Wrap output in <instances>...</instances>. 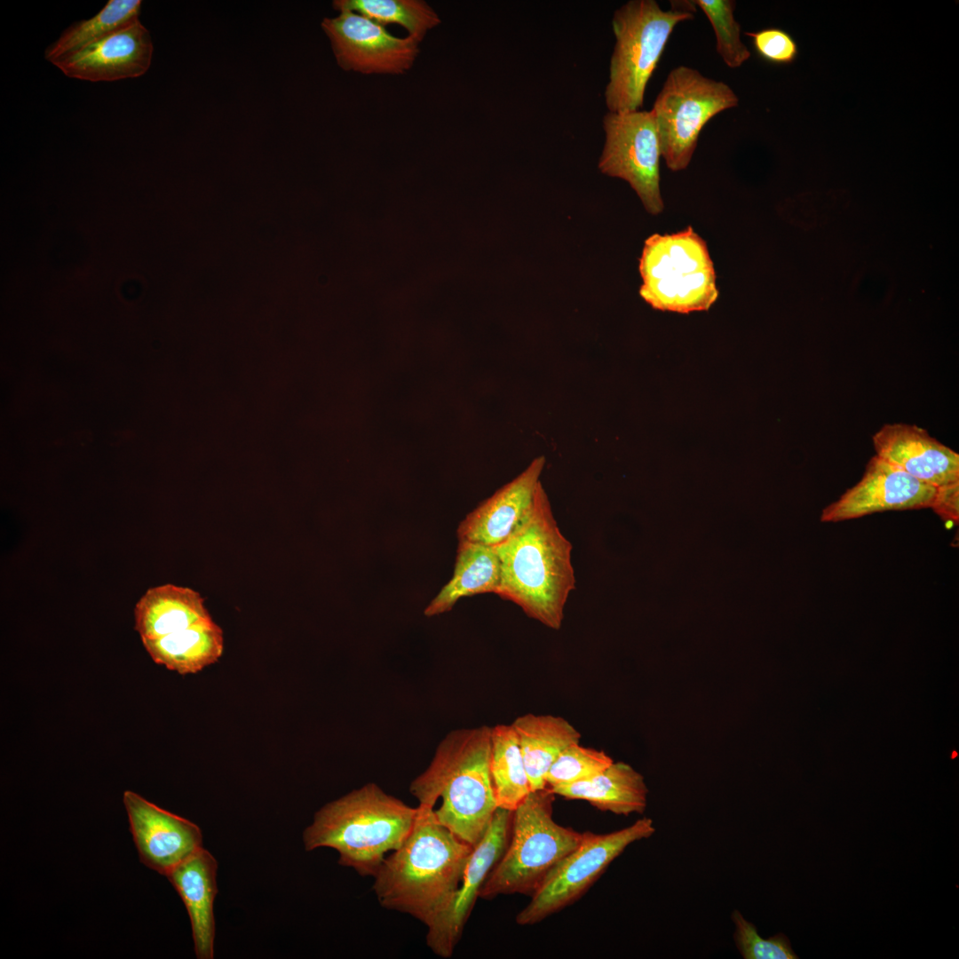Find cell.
<instances>
[{
	"mask_svg": "<svg viewBox=\"0 0 959 959\" xmlns=\"http://www.w3.org/2000/svg\"><path fill=\"white\" fill-rule=\"evenodd\" d=\"M511 819V811L496 809L484 836L473 847L457 888L426 924L427 946L437 955H453L483 884L508 844Z\"/></svg>",
	"mask_w": 959,
	"mask_h": 959,
	"instance_id": "cell-12",
	"label": "cell"
},
{
	"mask_svg": "<svg viewBox=\"0 0 959 959\" xmlns=\"http://www.w3.org/2000/svg\"><path fill=\"white\" fill-rule=\"evenodd\" d=\"M418 813L369 783L322 806L303 833L306 851L335 849L338 863L373 876L388 852L400 847Z\"/></svg>",
	"mask_w": 959,
	"mask_h": 959,
	"instance_id": "cell-4",
	"label": "cell"
},
{
	"mask_svg": "<svg viewBox=\"0 0 959 959\" xmlns=\"http://www.w3.org/2000/svg\"><path fill=\"white\" fill-rule=\"evenodd\" d=\"M549 789L554 795L584 800L601 811L618 815L642 813L647 804L648 789L644 777L623 762H613L589 779Z\"/></svg>",
	"mask_w": 959,
	"mask_h": 959,
	"instance_id": "cell-20",
	"label": "cell"
},
{
	"mask_svg": "<svg viewBox=\"0 0 959 959\" xmlns=\"http://www.w3.org/2000/svg\"><path fill=\"white\" fill-rule=\"evenodd\" d=\"M321 27L345 70L401 75L412 67L419 53L420 42L415 38L393 36L384 26L352 11L324 18Z\"/></svg>",
	"mask_w": 959,
	"mask_h": 959,
	"instance_id": "cell-11",
	"label": "cell"
},
{
	"mask_svg": "<svg viewBox=\"0 0 959 959\" xmlns=\"http://www.w3.org/2000/svg\"><path fill=\"white\" fill-rule=\"evenodd\" d=\"M337 11L348 10L361 14L384 27L398 24L408 36L421 42L426 33L440 23L439 15L421 0H337Z\"/></svg>",
	"mask_w": 959,
	"mask_h": 959,
	"instance_id": "cell-26",
	"label": "cell"
},
{
	"mask_svg": "<svg viewBox=\"0 0 959 959\" xmlns=\"http://www.w3.org/2000/svg\"><path fill=\"white\" fill-rule=\"evenodd\" d=\"M501 564L495 546L459 541L454 574L424 614L432 616L449 611L458 599L480 593L497 592Z\"/></svg>",
	"mask_w": 959,
	"mask_h": 959,
	"instance_id": "cell-23",
	"label": "cell"
},
{
	"mask_svg": "<svg viewBox=\"0 0 959 959\" xmlns=\"http://www.w3.org/2000/svg\"><path fill=\"white\" fill-rule=\"evenodd\" d=\"M490 733L486 725L450 733L410 785L419 804L432 807L440 825L473 847L498 808L490 773Z\"/></svg>",
	"mask_w": 959,
	"mask_h": 959,
	"instance_id": "cell-3",
	"label": "cell"
},
{
	"mask_svg": "<svg viewBox=\"0 0 959 959\" xmlns=\"http://www.w3.org/2000/svg\"><path fill=\"white\" fill-rule=\"evenodd\" d=\"M605 143L598 167L630 184L652 215L663 211L660 188L661 147L652 110L608 112L603 117Z\"/></svg>",
	"mask_w": 959,
	"mask_h": 959,
	"instance_id": "cell-10",
	"label": "cell"
},
{
	"mask_svg": "<svg viewBox=\"0 0 959 959\" xmlns=\"http://www.w3.org/2000/svg\"><path fill=\"white\" fill-rule=\"evenodd\" d=\"M604 751L580 745L566 748L549 768L544 781L546 788H554L589 779L613 763Z\"/></svg>",
	"mask_w": 959,
	"mask_h": 959,
	"instance_id": "cell-28",
	"label": "cell"
},
{
	"mask_svg": "<svg viewBox=\"0 0 959 959\" xmlns=\"http://www.w3.org/2000/svg\"><path fill=\"white\" fill-rule=\"evenodd\" d=\"M734 940L745 959H797L787 936L776 934L768 939L759 936L757 928L737 910L733 912Z\"/></svg>",
	"mask_w": 959,
	"mask_h": 959,
	"instance_id": "cell-29",
	"label": "cell"
},
{
	"mask_svg": "<svg viewBox=\"0 0 959 959\" xmlns=\"http://www.w3.org/2000/svg\"><path fill=\"white\" fill-rule=\"evenodd\" d=\"M501 564L496 592L543 625L559 630L575 588L571 543L559 530L546 492L539 485L529 517L495 546Z\"/></svg>",
	"mask_w": 959,
	"mask_h": 959,
	"instance_id": "cell-1",
	"label": "cell"
},
{
	"mask_svg": "<svg viewBox=\"0 0 959 959\" xmlns=\"http://www.w3.org/2000/svg\"><path fill=\"white\" fill-rule=\"evenodd\" d=\"M554 794L531 791L512 812L508 844L488 874L480 898L533 893L547 873L581 843L583 834L552 818Z\"/></svg>",
	"mask_w": 959,
	"mask_h": 959,
	"instance_id": "cell-6",
	"label": "cell"
},
{
	"mask_svg": "<svg viewBox=\"0 0 959 959\" xmlns=\"http://www.w3.org/2000/svg\"><path fill=\"white\" fill-rule=\"evenodd\" d=\"M695 6L707 16L716 35L717 52L727 67H741L751 56L741 39V26L734 18L735 1L695 0Z\"/></svg>",
	"mask_w": 959,
	"mask_h": 959,
	"instance_id": "cell-27",
	"label": "cell"
},
{
	"mask_svg": "<svg viewBox=\"0 0 959 959\" xmlns=\"http://www.w3.org/2000/svg\"><path fill=\"white\" fill-rule=\"evenodd\" d=\"M931 508L943 520L957 523L959 519V480L938 487Z\"/></svg>",
	"mask_w": 959,
	"mask_h": 959,
	"instance_id": "cell-31",
	"label": "cell"
},
{
	"mask_svg": "<svg viewBox=\"0 0 959 959\" xmlns=\"http://www.w3.org/2000/svg\"><path fill=\"white\" fill-rule=\"evenodd\" d=\"M654 832L653 820L642 818L611 833H583L580 844L547 873L516 922L534 924L574 903L627 846Z\"/></svg>",
	"mask_w": 959,
	"mask_h": 959,
	"instance_id": "cell-9",
	"label": "cell"
},
{
	"mask_svg": "<svg viewBox=\"0 0 959 959\" xmlns=\"http://www.w3.org/2000/svg\"><path fill=\"white\" fill-rule=\"evenodd\" d=\"M141 641L155 663L181 675L197 673L217 662L224 650L223 630L212 618L161 638Z\"/></svg>",
	"mask_w": 959,
	"mask_h": 959,
	"instance_id": "cell-22",
	"label": "cell"
},
{
	"mask_svg": "<svg viewBox=\"0 0 959 959\" xmlns=\"http://www.w3.org/2000/svg\"><path fill=\"white\" fill-rule=\"evenodd\" d=\"M638 270L639 295L656 310L708 311L719 295L706 242L690 226L680 232L649 236Z\"/></svg>",
	"mask_w": 959,
	"mask_h": 959,
	"instance_id": "cell-7",
	"label": "cell"
},
{
	"mask_svg": "<svg viewBox=\"0 0 959 959\" xmlns=\"http://www.w3.org/2000/svg\"><path fill=\"white\" fill-rule=\"evenodd\" d=\"M739 99L725 83L686 66L671 69L653 108L661 155L672 171L686 169L706 123L737 107Z\"/></svg>",
	"mask_w": 959,
	"mask_h": 959,
	"instance_id": "cell-8",
	"label": "cell"
},
{
	"mask_svg": "<svg viewBox=\"0 0 959 959\" xmlns=\"http://www.w3.org/2000/svg\"><path fill=\"white\" fill-rule=\"evenodd\" d=\"M662 10L654 0H630L613 15L615 44L604 97L608 112L639 110L646 85L674 28L693 19L692 1Z\"/></svg>",
	"mask_w": 959,
	"mask_h": 959,
	"instance_id": "cell-5",
	"label": "cell"
},
{
	"mask_svg": "<svg viewBox=\"0 0 959 959\" xmlns=\"http://www.w3.org/2000/svg\"><path fill=\"white\" fill-rule=\"evenodd\" d=\"M472 850L437 821L432 807L418 804L409 835L373 876L379 903L426 925L457 888Z\"/></svg>",
	"mask_w": 959,
	"mask_h": 959,
	"instance_id": "cell-2",
	"label": "cell"
},
{
	"mask_svg": "<svg viewBox=\"0 0 959 959\" xmlns=\"http://www.w3.org/2000/svg\"><path fill=\"white\" fill-rule=\"evenodd\" d=\"M153 51L150 33L138 18L54 65L71 78L113 82L144 75Z\"/></svg>",
	"mask_w": 959,
	"mask_h": 959,
	"instance_id": "cell-15",
	"label": "cell"
},
{
	"mask_svg": "<svg viewBox=\"0 0 959 959\" xmlns=\"http://www.w3.org/2000/svg\"><path fill=\"white\" fill-rule=\"evenodd\" d=\"M876 456L936 487L959 480V455L907 424H886L872 437Z\"/></svg>",
	"mask_w": 959,
	"mask_h": 959,
	"instance_id": "cell-17",
	"label": "cell"
},
{
	"mask_svg": "<svg viewBox=\"0 0 959 959\" xmlns=\"http://www.w3.org/2000/svg\"><path fill=\"white\" fill-rule=\"evenodd\" d=\"M140 0H109L93 17L68 27L45 50V59L53 65L99 42L139 17Z\"/></svg>",
	"mask_w": 959,
	"mask_h": 959,
	"instance_id": "cell-25",
	"label": "cell"
},
{
	"mask_svg": "<svg viewBox=\"0 0 959 959\" xmlns=\"http://www.w3.org/2000/svg\"><path fill=\"white\" fill-rule=\"evenodd\" d=\"M936 489L874 456L860 480L822 510L820 521L840 522L888 511L931 508Z\"/></svg>",
	"mask_w": 959,
	"mask_h": 959,
	"instance_id": "cell-13",
	"label": "cell"
},
{
	"mask_svg": "<svg viewBox=\"0 0 959 959\" xmlns=\"http://www.w3.org/2000/svg\"><path fill=\"white\" fill-rule=\"evenodd\" d=\"M490 773L497 807L513 812L531 792L517 734L511 725L491 727Z\"/></svg>",
	"mask_w": 959,
	"mask_h": 959,
	"instance_id": "cell-24",
	"label": "cell"
},
{
	"mask_svg": "<svg viewBox=\"0 0 959 959\" xmlns=\"http://www.w3.org/2000/svg\"><path fill=\"white\" fill-rule=\"evenodd\" d=\"M751 37L758 56L774 65H789L798 56V45L787 31L779 28H767L756 32H746Z\"/></svg>",
	"mask_w": 959,
	"mask_h": 959,
	"instance_id": "cell-30",
	"label": "cell"
},
{
	"mask_svg": "<svg viewBox=\"0 0 959 959\" xmlns=\"http://www.w3.org/2000/svg\"><path fill=\"white\" fill-rule=\"evenodd\" d=\"M217 870L216 859L202 847L165 876L186 908L198 959H212L214 955Z\"/></svg>",
	"mask_w": 959,
	"mask_h": 959,
	"instance_id": "cell-18",
	"label": "cell"
},
{
	"mask_svg": "<svg viewBox=\"0 0 959 959\" xmlns=\"http://www.w3.org/2000/svg\"><path fill=\"white\" fill-rule=\"evenodd\" d=\"M544 464L543 456L535 458L519 475L469 513L458 527L459 541L489 546L505 542L529 517Z\"/></svg>",
	"mask_w": 959,
	"mask_h": 959,
	"instance_id": "cell-16",
	"label": "cell"
},
{
	"mask_svg": "<svg viewBox=\"0 0 959 959\" xmlns=\"http://www.w3.org/2000/svg\"><path fill=\"white\" fill-rule=\"evenodd\" d=\"M123 804L139 860L166 876L202 848V834L194 822L166 811L140 795L126 790Z\"/></svg>",
	"mask_w": 959,
	"mask_h": 959,
	"instance_id": "cell-14",
	"label": "cell"
},
{
	"mask_svg": "<svg viewBox=\"0 0 959 959\" xmlns=\"http://www.w3.org/2000/svg\"><path fill=\"white\" fill-rule=\"evenodd\" d=\"M210 618L198 591L172 583L148 589L134 608V628L141 640L161 638Z\"/></svg>",
	"mask_w": 959,
	"mask_h": 959,
	"instance_id": "cell-19",
	"label": "cell"
},
{
	"mask_svg": "<svg viewBox=\"0 0 959 959\" xmlns=\"http://www.w3.org/2000/svg\"><path fill=\"white\" fill-rule=\"evenodd\" d=\"M511 725L522 752L531 791L546 788L545 775L558 756L580 742V732L567 719L553 715L527 713Z\"/></svg>",
	"mask_w": 959,
	"mask_h": 959,
	"instance_id": "cell-21",
	"label": "cell"
}]
</instances>
